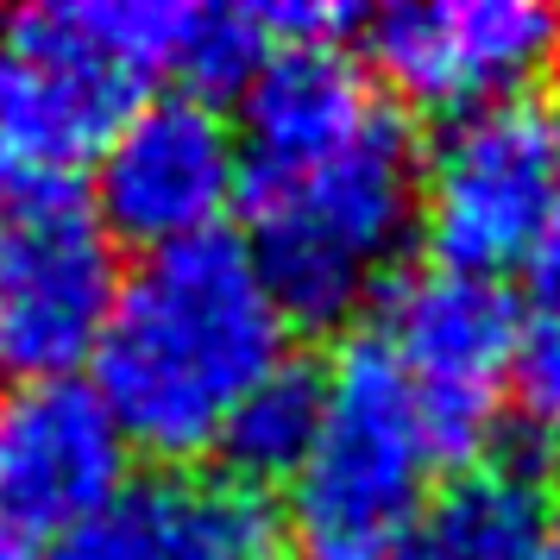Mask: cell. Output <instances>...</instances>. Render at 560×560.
<instances>
[{
    "label": "cell",
    "instance_id": "6da1fadb",
    "mask_svg": "<svg viewBox=\"0 0 560 560\" xmlns=\"http://www.w3.org/2000/svg\"><path fill=\"white\" fill-rule=\"evenodd\" d=\"M246 253L283 322L353 315L416 233V171L404 107L347 51H271L240 89Z\"/></svg>",
    "mask_w": 560,
    "mask_h": 560
},
{
    "label": "cell",
    "instance_id": "7a4b0ae2",
    "mask_svg": "<svg viewBox=\"0 0 560 560\" xmlns=\"http://www.w3.org/2000/svg\"><path fill=\"white\" fill-rule=\"evenodd\" d=\"M290 359V322L246 240L202 233L145 253L120 278L95 347V397L127 447L164 459L208 454L240 397Z\"/></svg>",
    "mask_w": 560,
    "mask_h": 560
},
{
    "label": "cell",
    "instance_id": "3957f363",
    "mask_svg": "<svg viewBox=\"0 0 560 560\" xmlns=\"http://www.w3.org/2000/svg\"><path fill=\"white\" fill-rule=\"evenodd\" d=\"M322 384V434L278 516L283 560H384L429 504L441 447L372 334L340 347Z\"/></svg>",
    "mask_w": 560,
    "mask_h": 560
},
{
    "label": "cell",
    "instance_id": "277c9868",
    "mask_svg": "<svg viewBox=\"0 0 560 560\" xmlns=\"http://www.w3.org/2000/svg\"><path fill=\"white\" fill-rule=\"evenodd\" d=\"M139 102H145V77L114 51L95 0L7 13L0 20V196L77 183Z\"/></svg>",
    "mask_w": 560,
    "mask_h": 560
},
{
    "label": "cell",
    "instance_id": "5b68a950",
    "mask_svg": "<svg viewBox=\"0 0 560 560\" xmlns=\"http://www.w3.org/2000/svg\"><path fill=\"white\" fill-rule=\"evenodd\" d=\"M560 202V120L535 95L454 114L416 171V228L434 265L504 278L541 253Z\"/></svg>",
    "mask_w": 560,
    "mask_h": 560
},
{
    "label": "cell",
    "instance_id": "8992f818",
    "mask_svg": "<svg viewBox=\"0 0 560 560\" xmlns=\"http://www.w3.org/2000/svg\"><path fill=\"white\" fill-rule=\"evenodd\" d=\"M120 246L77 183L0 196V378H77L120 296Z\"/></svg>",
    "mask_w": 560,
    "mask_h": 560
},
{
    "label": "cell",
    "instance_id": "52a82bcc",
    "mask_svg": "<svg viewBox=\"0 0 560 560\" xmlns=\"http://www.w3.org/2000/svg\"><path fill=\"white\" fill-rule=\"evenodd\" d=\"M516 328H523V308L504 290V278L422 265L390 290L384 334H372V340L409 384L441 459L485 454L510 390Z\"/></svg>",
    "mask_w": 560,
    "mask_h": 560
},
{
    "label": "cell",
    "instance_id": "ba28073f",
    "mask_svg": "<svg viewBox=\"0 0 560 560\" xmlns=\"http://www.w3.org/2000/svg\"><path fill=\"white\" fill-rule=\"evenodd\" d=\"M365 51L378 89L434 114L529 95V82L560 57V7L541 0H404L365 13Z\"/></svg>",
    "mask_w": 560,
    "mask_h": 560
},
{
    "label": "cell",
    "instance_id": "9c48e42d",
    "mask_svg": "<svg viewBox=\"0 0 560 560\" xmlns=\"http://www.w3.org/2000/svg\"><path fill=\"white\" fill-rule=\"evenodd\" d=\"M233 196H240L233 120L214 102L177 89L132 107L95 158V214L114 233V246L164 253L221 233Z\"/></svg>",
    "mask_w": 560,
    "mask_h": 560
},
{
    "label": "cell",
    "instance_id": "30bf717a",
    "mask_svg": "<svg viewBox=\"0 0 560 560\" xmlns=\"http://www.w3.org/2000/svg\"><path fill=\"white\" fill-rule=\"evenodd\" d=\"M132 479V447L95 384L51 378L0 397V516L26 535H70Z\"/></svg>",
    "mask_w": 560,
    "mask_h": 560
},
{
    "label": "cell",
    "instance_id": "8fae6325",
    "mask_svg": "<svg viewBox=\"0 0 560 560\" xmlns=\"http://www.w3.org/2000/svg\"><path fill=\"white\" fill-rule=\"evenodd\" d=\"M45 560H283V523L228 472H152L57 535Z\"/></svg>",
    "mask_w": 560,
    "mask_h": 560
},
{
    "label": "cell",
    "instance_id": "7c38bea8",
    "mask_svg": "<svg viewBox=\"0 0 560 560\" xmlns=\"http://www.w3.org/2000/svg\"><path fill=\"white\" fill-rule=\"evenodd\" d=\"M560 510L529 466L479 459L454 485L429 491L384 560H548Z\"/></svg>",
    "mask_w": 560,
    "mask_h": 560
},
{
    "label": "cell",
    "instance_id": "4fadbf2b",
    "mask_svg": "<svg viewBox=\"0 0 560 560\" xmlns=\"http://www.w3.org/2000/svg\"><path fill=\"white\" fill-rule=\"evenodd\" d=\"M322 397H328V384L303 359H283L278 372H265L240 397V409L228 416V429L214 441L221 459H228V479L253 485V491L296 479L315 434H322Z\"/></svg>",
    "mask_w": 560,
    "mask_h": 560
},
{
    "label": "cell",
    "instance_id": "5bb4252c",
    "mask_svg": "<svg viewBox=\"0 0 560 560\" xmlns=\"http://www.w3.org/2000/svg\"><path fill=\"white\" fill-rule=\"evenodd\" d=\"M271 51L278 45H271L258 7H189L183 0L177 45H171V70L164 77H177V95L221 107V95H240L265 70Z\"/></svg>",
    "mask_w": 560,
    "mask_h": 560
},
{
    "label": "cell",
    "instance_id": "9a60e30c",
    "mask_svg": "<svg viewBox=\"0 0 560 560\" xmlns=\"http://www.w3.org/2000/svg\"><path fill=\"white\" fill-rule=\"evenodd\" d=\"M510 397L529 434L560 454V290H541V303L516 328V359H510Z\"/></svg>",
    "mask_w": 560,
    "mask_h": 560
},
{
    "label": "cell",
    "instance_id": "2e32d148",
    "mask_svg": "<svg viewBox=\"0 0 560 560\" xmlns=\"http://www.w3.org/2000/svg\"><path fill=\"white\" fill-rule=\"evenodd\" d=\"M555 120H560V114H555ZM535 271H541V290H560V202H555V221H548V233H541Z\"/></svg>",
    "mask_w": 560,
    "mask_h": 560
},
{
    "label": "cell",
    "instance_id": "e0dca14e",
    "mask_svg": "<svg viewBox=\"0 0 560 560\" xmlns=\"http://www.w3.org/2000/svg\"><path fill=\"white\" fill-rule=\"evenodd\" d=\"M0 560H45V541H38V535H26L20 523H7V516H0Z\"/></svg>",
    "mask_w": 560,
    "mask_h": 560
},
{
    "label": "cell",
    "instance_id": "ac0fdd59",
    "mask_svg": "<svg viewBox=\"0 0 560 560\" xmlns=\"http://www.w3.org/2000/svg\"><path fill=\"white\" fill-rule=\"evenodd\" d=\"M548 560H560V535H555V548H548Z\"/></svg>",
    "mask_w": 560,
    "mask_h": 560
}]
</instances>
